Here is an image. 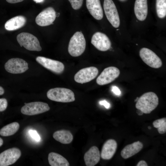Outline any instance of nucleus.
<instances>
[{
  "label": "nucleus",
  "mask_w": 166,
  "mask_h": 166,
  "mask_svg": "<svg viewBox=\"0 0 166 166\" xmlns=\"http://www.w3.org/2000/svg\"><path fill=\"white\" fill-rule=\"evenodd\" d=\"M4 67L7 72L13 74L22 73L29 69L28 63L18 58L10 59L5 64Z\"/></svg>",
  "instance_id": "obj_8"
},
{
  "label": "nucleus",
  "mask_w": 166,
  "mask_h": 166,
  "mask_svg": "<svg viewBox=\"0 0 166 166\" xmlns=\"http://www.w3.org/2000/svg\"><path fill=\"white\" fill-rule=\"evenodd\" d=\"M119 0L121 2H124L126 1L127 0Z\"/></svg>",
  "instance_id": "obj_36"
},
{
  "label": "nucleus",
  "mask_w": 166,
  "mask_h": 166,
  "mask_svg": "<svg viewBox=\"0 0 166 166\" xmlns=\"http://www.w3.org/2000/svg\"><path fill=\"white\" fill-rule=\"evenodd\" d=\"M29 132L30 136L34 140L37 141H40V137L36 130H30Z\"/></svg>",
  "instance_id": "obj_28"
},
{
  "label": "nucleus",
  "mask_w": 166,
  "mask_h": 166,
  "mask_svg": "<svg viewBox=\"0 0 166 166\" xmlns=\"http://www.w3.org/2000/svg\"><path fill=\"white\" fill-rule=\"evenodd\" d=\"M36 3H40L43 2L44 0H33Z\"/></svg>",
  "instance_id": "obj_35"
},
{
  "label": "nucleus",
  "mask_w": 166,
  "mask_h": 166,
  "mask_svg": "<svg viewBox=\"0 0 166 166\" xmlns=\"http://www.w3.org/2000/svg\"><path fill=\"white\" fill-rule=\"evenodd\" d=\"M134 12L138 20L140 21L145 20L148 13L147 0H136L134 6Z\"/></svg>",
  "instance_id": "obj_17"
},
{
  "label": "nucleus",
  "mask_w": 166,
  "mask_h": 166,
  "mask_svg": "<svg viewBox=\"0 0 166 166\" xmlns=\"http://www.w3.org/2000/svg\"><path fill=\"white\" fill-rule=\"evenodd\" d=\"M86 47V41L83 34L77 31L71 38L68 47L69 54L73 57L81 55Z\"/></svg>",
  "instance_id": "obj_2"
},
{
  "label": "nucleus",
  "mask_w": 166,
  "mask_h": 166,
  "mask_svg": "<svg viewBox=\"0 0 166 166\" xmlns=\"http://www.w3.org/2000/svg\"><path fill=\"white\" fill-rule=\"evenodd\" d=\"M120 71L117 68L110 66L105 69L96 79V82L99 85L109 84L118 77Z\"/></svg>",
  "instance_id": "obj_10"
},
{
  "label": "nucleus",
  "mask_w": 166,
  "mask_h": 166,
  "mask_svg": "<svg viewBox=\"0 0 166 166\" xmlns=\"http://www.w3.org/2000/svg\"><path fill=\"white\" fill-rule=\"evenodd\" d=\"M26 22V18L22 16H18L12 18L5 23V27L9 31L18 29L23 27Z\"/></svg>",
  "instance_id": "obj_20"
},
{
  "label": "nucleus",
  "mask_w": 166,
  "mask_h": 166,
  "mask_svg": "<svg viewBox=\"0 0 166 166\" xmlns=\"http://www.w3.org/2000/svg\"><path fill=\"white\" fill-rule=\"evenodd\" d=\"M99 104L101 105H103L106 109H109L110 106L109 103L105 100L101 101L99 102Z\"/></svg>",
  "instance_id": "obj_30"
},
{
  "label": "nucleus",
  "mask_w": 166,
  "mask_h": 166,
  "mask_svg": "<svg viewBox=\"0 0 166 166\" xmlns=\"http://www.w3.org/2000/svg\"><path fill=\"white\" fill-rule=\"evenodd\" d=\"M156 10L158 17L163 19L166 16V0H156Z\"/></svg>",
  "instance_id": "obj_24"
},
{
  "label": "nucleus",
  "mask_w": 166,
  "mask_h": 166,
  "mask_svg": "<svg viewBox=\"0 0 166 166\" xmlns=\"http://www.w3.org/2000/svg\"><path fill=\"white\" fill-rule=\"evenodd\" d=\"M4 89L0 86V95H2L4 93Z\"/></svg>",
  "instance_id": "obj_33"
},
{
  "label": "nucleus",
  "mask_w": 166,
  "mask_h": 166,
  "mask_svg": "<svg viewBox=\"0 0 166 166\" xmlns=\"http://www.w3.org/2000/svg\"><path fill=\"white\" fill-rule=\"evenodd\" d=\"M21 155L20 150L13 148L4 151L0 153V166H8L15 163Z\"/></svg>",
  "instance_id": "obj_9"
},
{
  "label": "nucleus",
  "mask_w": 166,
  "mask_h": 166,
  "mask_svg": "<svg viewBox=\"0 0 166 166\" xmlns=\"http://www.w3.org/2000/svg\"><path fill=\"white\" fill-rule=\"evenodd\" d=\"M7 101L6 98H0V112L5 110L7 108Z\"/></svg>",
  "instance_id": "obj_27"
},
{
  "label": "nucleus",
  "mask_w": 166,
  "mask_h": 166,
  "mask_svg": "<svg viewBox=\"0 0 166 166\" xmlns=\"http://www.w3.org/2000/svg\"><path fill=\"white\" fill-rule=\"evenodd\" d=\"M17 39L21 47L23 46L27 50L40 51L42 49L38 38L31 34L21 33L17 35Z\"/></svg>",
  "instance_id": "obj_4"
},
{
  "label": "nucleus",
  "mask_w": 166,
  "mask_h": 166,
  "mask_svg": "<svg viewBox=\"0 0 166 166\" xmlns=\"http://www.w3.org/2000/svg\"><path fill=\"white\" fill-rule=\"evenodd\" d=\"M3 143V141L2 139L0 137V147L2 145Z\"/></svg>",
  "instance_id": "obj_34"
},
{
  "label": "nucleus",
  "mask_w": 166,
  "mask_h": 166,
  "mask_svg": "<svg viewBox=\"0 0 166 166\" xmlns=\"http://www.w3.org/2000/svg\"><path fill=\"white\" fill-rule=\"evenodd\" d=\"M91 43L98 50L102 51L108 50L111 47V43L108 37L100 32L95 33L93 35Z\"/></svg>",
  "instance_id": "obj_14"
},
{
  "label": "nucleus",
  "mask_w": 166,
  "mask_h": 166,
  "mask_svg": "<svg viewBox=\"0 0 166 166\" xmlns=\"http://www.w3.org/2000/svg\"><path fill=\"white\" fill-rule=\"evenodd\" d=\"M36 60L44 67L55 73L60 74L64 70V65L60 61L42 56L37 57Z\"/></svg>",
  "instance_id": "obj_12"
},
{
  "label": "nucleus",
  "mask_w": 166,
  "mask_h": 166,
  "mask_svg": "<svg viewBox=\"0 0 166 166\" xmlns=\"http://www.w3.org/2000/svg\"><path fill=\"white\" fill-rule=\"evenodd\" d=\"M47 96L49 99L55 101L67 103L75 100L73 92L70 89L64 88H55L49 90Z\"/></svg>",
  "instance_id": "obj_3"
},
{
  "label": "nucleus",
  "mask_w": 166,
  "mask_h": 166,
  "mask_svg": "<svg viewBox=\"0 0 166 166\" xmlns=\"http://www.w3.org/2000/svg\"><path fill=\"white\" fill-rule=\"evenodd\" d=\"M53 138L57 141L63 144H69L72 141V134L69 130H61L55 132L53 134Z\"/></svg>",
  "instance_id": "obj_22"
},
{
  "label": "nucleus",
  "mask_w": 166,
  "mask_h": 166,
  "mask_svg": "<svg viewBox=\"0 0 166 166\" xmlns=\"http://www.w3.org/2000/svg\"><path fill=\"white\" fill-rule=\"evenodd\" d=\"M136 166H148V165L146 162L144 160H141L138 162Z\"/></svg>",
  "instance_id": "obj_31"
},
{
  "label": "nucleus",
  "mask_w": 166,
  "mask_h": 166,
  "mask_svg": "<svg viewBox=\"0 0 166 166\" xmlns=\"http://www.w3.org/2000/svg\"><path fill=\"white\" fill-rule=\"evenodd\" d=\"M153 127L157 128L158 132L160 134L166 132V118L164 117L154 121L152 123Z\"/></svg>",
  "instance_id": "obj_25"
},
{
  "label": "nucleus",
  "mask_w": 166,
  "mask_h": 166,
  "mask_svg": "<svg viewBox=\"0 0 166 166\" xmlns=\"http://www.w3.org/2000/svg\"><path fill=\"white\" fill-rule=\"evenodd\" d=\"M117 148V143L115 140H107L103 145L100 154L101 158L104 160L110 159L115 153Z\"/></svg>",
  "instance_id": "obj_16"
},
{
  "label": "nucleus",
  "mask_w": 166,
  "mask_h": 166,
  "mask_svg": "<svg viewBox=\"0 0 166 166\" xmlns=\"http://www.w3.org/2000/svg\"><path fill=\"white\" fill-rule=\"evenodd\" d=\"M98 70L96 67L91 66L82 69L75 75L74 79L77 83L83 84L94 79L97 75Z\"/></svg>",
  "instance_id": "obj_11"
},
{
  "label": "nucleus",
  "mask_w": 166,
  "mask_h": 166,
  "mask_svg": "<svg viewBox=\"0 0 166 166\" xmlns=\"http://www.w3.org/2000/svg\"><path fill=\"white\" fill-rule=\"evenodd\" d=\"M148 128L149 129H151V127H150V126H148Z\"/></svg>",
  "instance_id": "obj_37"
},
{
  "label": "nucleus",
  "mask_w": 166,
  "mask_h": 166,
  "mask_svg": "<svg viewBox=\"0 0 166 166\" xmlns=\"http://www.w3.org/2000/svg\"><path fill=\"white\" fill-rule=\"evenodd\" d=\"M86 6L90 14L95 19L97 20L102 19L103 10L100 0H86Z\"/></svg>",
  "instance_id": "obj_15"
},
{
  "label": "nucleus",
  "mask_w": 166,
  "mask_h": 166,
  "mask_svg": "<svg viewBox=\"0 0 166 166\" xmlns=\"http://www.w3.org/2000/svg\"><path fill=\"white\" fill-rule=\"evenodd\" d=\"M143 146V144L140 141L128 144L121 150V156L124 159L129 158L139 152Z\"/></svg>",
  "instance_id": "obj_19"
},
{
  "label": "nucleus",
  "mask_w": 166,
  "mask_h": 166,
  "mask_svg": "<svg viewBox=\"0 0 166 166\" xmlns=\"http://www.w3.org/2000/svg\"><path fill=\"white\" fill-rule=\"evenodd\" d=\"M103 8L107 19L115 28H118L120 20L116 6L112 0H104Z\"/></svg>",
  "instance_id": "obj_5"
},
{
  "label": "nucleus",
  "mask_w": 166,
  "mask_h": 166,
  "mask_svg": "<svg viewBox=\"0 0 166 166\" xmlns=\"http://www.w3.org/2000/svg\"><path fill=\"white\" fill-rule=\"evenodd\" d=\"M159 104V99L154 92H149L142 95L136 101V108L143 113L149 114L155 109Z\"/></svg>",
  "instance_id": "obj_1"
},
{
  "label": "nucleus",
  "mask_w": 166,
  "mask_h": 166,
  "mask_svg": "<svg viewBox=\"0 0 166 166\" xmlns=\"http://www.w3.org/2000/svg\"><path fill=\"white\" fill-rule=\"evenodd\" d=\"M49 164L51 166H69L68 160L61 155L54 152L49 153L48 156Z\"/></svg>",
  "instance_id": "obj_21"
},
{
  "label": "nucleus",
  "mask_w": 166,
  "mask_h": 166,
  "mask_svg": "<svg viewBox=\"0 0 166 166\" xmlns=\"http://www.w3.org/2000/svg\"><path fill=\"white\" fill-rule=\"evenodd\" d=\"M21 108V111L23 114L32 116L41 114L49 110L48 105L45 102L36 101L25 103Z\"/></svg>",
  "instance_id": "obj_7"
},
{
  "label": "nucleus",
  "mask_w": 166,
  "mask_h": 166,
  "mask_svg": "<svg viewBox=\"0 0 166 166\" xmlns=\"http://www.w3.org/2000/svg\"><path fill=\"white\" fill-rule=\"evenodd\" d=\"M56 18L55 10L53 8L49 7L44 9L37 15L35 22L40 26H47L52 24Z\"/></svg>",
  "instance_id": "obj_13"
},
{
  "label": "nucleus",
  "mask_w": 166,
  "mask_h": 166,
  "mask_svg": "<svg viewBox=\"0 0 166 166\" xmlns=\"http://www.w3.org/2000/svg\"><path fill=\"white\" fill-rule=\"evenodd\" d=\"M6 1L10 3H15L22 2L24 0H6Z\"/></svg>",
  "instance_id": "obj_32"
},
{
  "label": "nucleus",
  "mask_w": 166,
  "mask_h": 166,
  "mask_svg": "<svg viewBox=\"0 0 166 166\" xmlns=\"http://www.w3.org/2000/svg\"><path fill=\"white\" fill-rule=\"evenodd\" d=\"M73 8L75 10L79 9L81 7L83 0H68Z\"/></svg>",
  "instance_id": "obj_26"
},
{
  "label": "nucleus",
  "mask_w": 166,
  "mask_h": 166,
  "mask_svg": "<svg viewBox=\"0 0 166 166\" xmlns=\"http://www.w3.org/2000/svg\"><path fill=\"white\" fill-rule=\"evenodd\" d=\"M19 128V124L17 122H14L4 126L0 130V135L3 136L12 135L16 133Z\"/></svg>",
  "instance_id": "obj_23"
},
{
  "label": "nucleus",
  "mask_w": 166,
  "mask_h": 166,
  "mask_svg": "<svg viewBox=\"0 0 166 166\" xmlns=\"http://www.w3.org/2000/svg\"><path fill=\"white\" fill-rule=\"evenodd\" d=\"M139 55L142 60L149 66L155 69L161 67L162 62L160 58L150 49L143 47L139 51Z\"/></svg>",
  "instance_id": "obj_6"
},
{
  "label": "nucleus",
  "mask_w": 166,
  "mask_h": 166,
  "mask_svg": "<svg viewBox=\"0 0 166 166\" xmlns=\"http://www.w3.org/2000/svg\"><path fill=\"white\" fill-rule=\"evenodd\" d=\"M112 91L115 95L119 96L121 94V91L119 89L117 86H113L112 88Z\"/></svg>",
  "instance_id": "obj_29"
},
{
  "label": "nucleus",
  "mask_w": 166,
  "mask_h": 166,
  "mask_svg": "<svg viewBox=\"0 0 166 166\" xmlns=\"http://www.w3.org/2000/svg\"><path fill=\"white\" fill-rule=\"evenodd\" d=\"M100 154L98 148L94 146L85 154L84 159L87 166H94L97 164L100 159Z\"/></svg>",
  "instance_id": "obj_18"
}]
</instances>
